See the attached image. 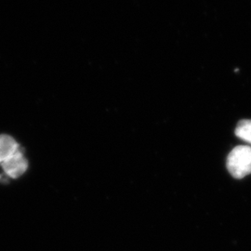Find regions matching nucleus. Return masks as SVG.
Instances as JSON below:
<instances>
[{"mask_svg":"<svg viewBox=\"0 0 251 251\" xmlns=\"http://www.w3.org/2000/svg\"><path fill=\"white\" fill-rule=\"evenodd\" d=\"M227 170L235 179H242L251 173V147L240 145L233 148L226 162Z\"/></svg>","mask_w":251,"mask_h":251,"instance_id":"nucleus-1","label":"nucleus"},{"mask_svg":"<svg viewBox=\"0 0 251 251\" xmlns=\"http://www.w3.org/2000/svg\"><path fill=\"white\" fill-rule=\"evenodd\" d=\"M1 166L3 171H5L9 177L16 179L21 177L26 171L28 163L21 149H19L11 156H9L8 159L3 162Z\"/></svg>","mask_w":251,"mask_h":251,"instance_id":"nucleus-2","label":"nucleus"},{"mask_svg":"<svg viewBox=\"0 0 251 251\" xmlns=\"http://www.w3.org/2000/svg\"><path fill=\"white\" fill-rule=\"evenodd\" d=\"M20 149L17 142L9 135H0V164Z\"/></svg>","mask_w":251,"mask_h":251,"instance_id":"nucleus-3","label":"nucleus"},{"mask_svg":"<svg viewBox=\"0 0 251 251\" xmlns=\"http://www.w3.org/2000/svg\"><path fill=\"white\" fill-rule=\"evenodd\" d=\"M235 135L244 142L251 144V120H241L236 126Z\"/></svg>","mask_w":251,"mask_h":251,"instance_id":"nucleus-4","label":"nucleus"}]
</instances>
